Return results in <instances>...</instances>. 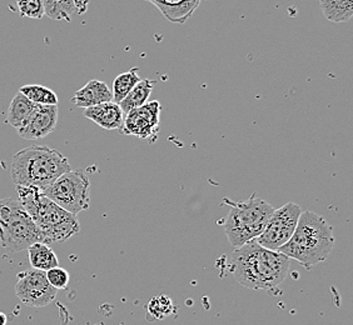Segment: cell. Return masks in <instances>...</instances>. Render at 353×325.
<instances>
[{
    "instance_id": "2",
    "label": "cell",
    "mask_w": 353,
    "mask_h": 325,
    "mask_svg": "<svg viewBox=\"0 0 353 325\" xmlns=\"http://www.w3.org/2000/svg\"><path fill=\"white\" fill-rule=\"evenodd\" d=\"M333 245L332 227L325 218L307 210L302 211L292 237L277 251L305 266H312L326 260Z\"/></svg>"
},
{
    "instance_id": "4",
    "label": "cell",
    "mask_w": 353,
    "mask_h": 325,
    "mask_svg": "<svg viewBox=\"0 0 353 325\" xmlns=\"http://www.w3.org/2000/svg\"><path fill=\"white\" fill-rule=\"evenodd\" d=\"M19 200L41 231L46 244L65 242L81 231L77 216L48 199L33 187H17Z\"/></svg>"
},
{
    "instance_id": "3",
    "label": "cell",
    "mask_w": 353,
    "mask_h": 325,
    "mask_svg": "<svg viewBox=\"0 0 353 325\" xmlns=\"http://www.w3.org/2000/svg\"><path fill=\"white\" fill-rule=\"evenodd\" d=\"M69 170L72 167L61 151L44 145H32L15 153L10 174L15 187L44 190Z\"/></svg>"
},
{
    "instance_id": "6",
    "label": "cell",
    "mask_w": 353,
    "mask_h": 325,
    "mask_svg": "<svg viewBox=\"0 0 353 325\" xmlns=\"http://www.w3.org/2000/svg\"><path fill=\"white\" fill-rule=\"evenodd\" d=\"M44 243L41 231L18 198L0 199V245L9 253Z\"/></svg>"
},
{
    "instance_id": "11",
    "label": "cell",
    "mask_w": 353,
    "mask_h": 325,
    "mask_svg": "<svg viewBox=\"0 0 353 325\" xmlns=\"http://www.w3.org/2000/svg\"><path fill=\"white\" fill-rule=\"evenodd\" d=\"M58 123V105H37L32 116L21 128L18 134L27 140L44 139L54 132Z\"/></svg>"
},
{
    "instance_id": "5",
    "label": "cell",
    "mask_w": 353,
    "mask_h": 325,
    "mask_svg": "<svg viewBox=\"0 0 353 325\" xmlns=\"http://www.w3.org/2000/svg\"><path fill=\"white\" fill-rule=\"evenodd\" d=\"M224 222V231L232 247L239 248L254 240L265 231L274 208L263 199L252 196L247 202L232 203Z\"/></svg>"
},
{
    "instance_id": "7",
    "label": "cell",
    "mask_w": 353,
    "mask_h": 325,
    "mask_svg": "<svg viewBox=\"0 0 353 325\" xmlns=\"http://www.w3.org/2000/svg\"><path fill=\"white\" fill-rule=\"evenodd\" d=\"M41 193L70 214L78 216L89 208L90 182L83 170H69Z\"/></svg>"
},
{
    "instance_id": "10",
    "label": "cell",
    "mask_w": 353,
    "mask_h": 325,
    "mask_svg": "<svg viewBox=\"0 0 353 325\" xmlns=\"http://www.w3.org/2000/svg\"><path fill=\"white\" fill-rule=\"evenodd\" d=\"M161 112L162 107L159 102L145 103L142 107L133 109L125 114L119 132L124 136H137L154 143L159 132Z\"/></svg>"
},
{
    "instance_id": "15",
    "label": "cell",
    "mask_w": 353,
    "mask_h": 325,
    "mask_svg": "<svg viewBox=\"0 0 353 325\" xmlns=\"http://www.w3.org/2000/svg\"><path fill=\"white\" fill-rule=\"evenodd\" d=\"M29 263L33 269L48 271L59 266V260L49 244L35 243L27 249Z\"/></svg>"
},
{
    "instance_id": "19",
    "label": "cell",
    "mask_w": 353,
    "mask_h": 325,
    "mask_svg": "<svg viewBox=\"0 0 353 325\" xmlns=\"http://www.w3.org/2000/svg\"><path fill=\"white\" fill-rule=\"evenodd\" d=\"M139 69L132 68L127 73L118 75L113 81V102L119 104L123 99L130 94V90L136 87L141 81V76L138 74Z\"/></svg>"
},
{
    "instance_id": "12",
    "label": "cell",
    "mask_w": 353,
    "mask_h": 325,
    "mask_svg": "<svg viewBox=\"0 0 353 325\" xmlns=\"http://www.w3.org/2000/svg\"><path fill=\"white\" fill-rule=\"evenodd\" d=\"M113 102V93L108 85L101 81H90L75 92L72 103L77 108H92L103 103Z\"/></svg>"
},
{
    "instance_id": "17",
    "label": "cell",
    "mask_w": 353,
    "mask_h": 325,
    "mask_svg": "<svg viewBox=\"0 0 353 325\" xmlns=\"http://www.w3.org/2000/svg\"><path fill=\"white\" fill-rule=\"evenodd\" d=\"M319 6L327 21L347 23L353 17V0H319Z\"/></svg>"
},
{
    "instance_id": "18",
    "label": "cell",
    "mask_w": 353,
    "mask_h": 325,
    "mask_svg": "<svg viewBox=\"0 0 353 325\" xmlns=\"http://www.w3.org/2000/svg\"><path fill=\"white\" fill-rule=\"evenodd\" d=\"M156 83V81H150V79H141L136 87L130 90V94L119 103V107L122 109L123 113L127 114L130 110L139 108L145 103H148L150 93L154 88Z\"/></svg>"
},
{
    "instance_id": "23",
    "label": "cell",
    "mask_w": 353,
    "mask_h": 325,
    "mask_svg": "<svg viewBox=\"0 0 353 325\" xmlns=\"http://www.w3.org/2000/svg\"><path fill=\"white\" fill-rule=\"evenodd\" d=\"M7 315L3 312H0V325H7Z\"/></svg>"
},
{
    "instance_id": "1",
    "label": "cell",
    "mask_w": 353,
    "mask_h": 325,
    "mask_svg": "<svg viewBox=\"0 0 353 325\" xmlns=\"http://www.w3.org/2000/svg\"><path fill=\"white\" fill-rule=\"evenodd\" d=\"M290 258L270 251L251 240L237 248L232 257V273L238 283L248 289H273L285 280Z\"/></svg>"
},
{
    "instance_id": "21",
    "label": "cell",
    "mask_w": 353,
    "mask_h": 325,
    "mask_svg": "<svg viewBox=\"0 0 353 325\" xmlns=\"http://www.w3.org/2000/svg\"><path fill=\"white\" fill-rule=\"evenodd\" d=\"M17 8L23 18L41 19L44 17L43 0H17Z\"/></svg>"
},
{
    "instance_id": "9",
    "label": "cell",
    "mask_w": 353,
    "mask_h": 325,
    "mask_svg": "<svg viewBox=\"0 0 353 325\" xmlns=\"http://www.w3.org/2000/svg\"><path fill=\"white\" fill-rule=\"evenodd\" d=\"M58 291L48 282L46 271L29 269L18 274V282L15 284V295L21 303L44 308L54 302Z\"/></svg>"
},
{
    "instance_id": "20",
    "label": "cell",
    "mask_w": 353,
    "mask_h": 325,
    "mask_svg": "<svg viewBox=\"0 0 353 325\" xmlns=\"http://www.w3.org/2000/svg\"><path fill=\"white\" fill-rule=\"evenodd\" d=\"M21 94L38 105H58L59 99L52 89L39 84H27L19 89Z\"/></svg>"
},
{
    "instance_id": "8",
    "label": "cell",
    "mask_w": 353,
    "mask_h": 325,
    "mask_svg": "<svg viewBox=\"0 0 353 325\" xmlns=\"http://www.w3.org/2000/svg\"><path fill=\"white\" fill-rule=\"evenodd\" d=\"M301 214L302 209L296 203H287L282 208L274 209L265 231L254 240L265 249L279 251L292 237Z\"/></svg>"
},
{
    "instance_id": "14",
    "label": "cell",
    "mask_w": 353,
    "mask_h": 325,
    "mask_svg": "<svg viewBox=\"0 0 353 325\" xmlns=\"http://www.w3.org/2000/svg\"><path fill=\"white\" fill-rule=\"evenodd\" d=\"M44 15L53 21H70L75 13H82L81 0H43Z\"/></svg>"
},
{
    "instance_id": "13",
    "label": "cell",
    "mask_w": 353,
    "mask_h": 325,
    "mask_svg": "<svg viewBox=\"0 0 353 325\" xmlns=\"http://www.w3.org/2000/svg\"><path fill=\"white\" fill-rule=\"evenodd\" d=\"M84 116L94 122L101 128L107 130L121 129L125 114L123 113L119 104L114 102L103 103L92 108L84 109Z\"/></svg>"
},
{
    "instance_id": "22",
    "label": "cell",
    "mask_w": 353,
    "mask_h": 325,
    "mask_svg": "<svg viewBox=\"0 0 353 325\" xmlns=\"http://www.w3.org/2000/svg\"><path fill=\"white\" fill-rule=\"evenodd\" d=\"M46 275H47L49 284L52 285L57 291L67 289L69 280H70V275L65 269H63L61 266H55L53 269L46 271Z\"/></svg>"
},
{
    "instance_id": "16",
    "label": "cell",
    "mask_w": 353,
    "mask_h": 325,
    "mask_svg": "<svg viewBox=\"0 0 353 325\" xmlns=\"http://www.w3.org/2000/svg\"><path fill=\"white\" fill-rule=\"evenodd\" d=\"M37 105L38 104L30 102L27 96H24L21 92H18L14 95L13 101L8 109V123L18 130L24 125V123L27 122L29 116H32Z\"/></svg>"
}]
</instances>
